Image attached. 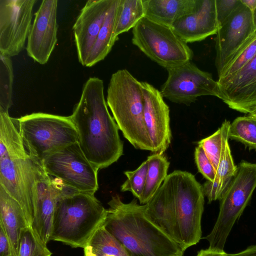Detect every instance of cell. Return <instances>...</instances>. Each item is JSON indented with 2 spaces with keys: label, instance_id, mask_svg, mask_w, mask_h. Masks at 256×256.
Wrapping results in <instances>:
<instances>
[{
  "label": "cell",
  "instance_id": "5",
  "mask_svg": "<svg viewBox=\"0 0 256 256\" xmlns=\"http://www.w3.org/2000/svg\"><path fill=\"white\" fill-rule=\"evenodd\" d=\"M106 213L94 194L74 190L57 202L50 240L84 248L104 226Z\"/></svg>",
  "mask_w": 256,
  "mask_h": 256
},
{
  "label": "cell",
  "instance_id": "41",
  "mask_svg": "<svg viewBox=\"0 0 256 256\" xmlns=\"http://www.w3.org/2000/svg\"><path fill=\"white\" fill-rule=\"evenodd\" d=\"M252 114L256 116V109L254 112H251L250 114Z\"/></svg>",
  "mask_w": 256,
  "mask_h": 256
},
{
  "label": "cell",
  "instance_id": "16",
  "mask_svg": "<svg viewBox=\"0 0 256 256\" xmlns=\"http://www.w3.org/2000/svg\"><path fill=\"white\" fill-rule=\"evenodd\" d=\"M140 82L144 102V121L152 152L163 154L172 139L169 107L160 91L147 82Z\"/></svg>",
  "mask_w": 256,
  "mask_h": 256
},
{
  "label": "cell",
  "instance_id": "4",
  "mask_svg": "<svg viewBox=\"0 0 256 256\" xmlns=\"http://www.w3.org/2000/svg\"><path fill=\"white\" fill-rule=\"evenodd\" d=\"M36 164L20 136L17 119L0 112V186L21 206L31 226L34 217Z\"/></svg>",
  "mask_w": 256,
  "mask_h": 256
},
{
  "label": "cell",
  "instance_id": "25",
  "mask_svg": "<svg viewBox=\"0 0 256 256\" xmlns=\"http://www.w3.org/2000/svg\"><path fill=\"white\" fill-rule=\"evenodd\" d=\"M145 16L142 0H119L114 34L118 35L133 28Z\"/></svg>",
  "mask_w": 256,
  "mask_h": 256
},
{
  "label": "cell",
  "instance_id": "42",
  "mask_svg": "<svg viewBox=\"0 0 256 256\" xmlns=\"http://www.w3.org/2000/svg\"></svg>",
  "mask_w": 256,
  "mask_h": 256
},
{
  "label": "cell",
  "instance_id": "2",
  "mask_svg": "<svg viewBox=\"0 0 256 256\" xmlns=\"http://www.w3.org/2000/svg\"><path fill=\"white\" fill-rule=\"evenodd\" d=\"M204 195L191 173L180 170L168 174L151 198L158 216L174 227V240L185 250L201 238Z\"/></svg>",
  "mask_w": 256,
  "mask_h": 256
},
{
  "label": "cell",
  "instance_id": "21",
  "mask_svg": "<svg viewBox=\"0 0 256 256\" xmlns=\"http://www.w3.org/2000/svg\"><path fill=\"white\" fill-rule=\"evenodd\" d=\"M196 0H142L145 16L158 23L171 26L190 14Z\"/></svg>",
  "mask_w": 256,
  "mask_h": 256
},
{
  "label": "cell",
  "instance_id": "12",
  "mask_svg": "<svg viewBox=\"0 0 256 256\" xmlns=\"http://www.w3.org/2000/svg\"><path fill=\"white\" fill-rule=\"evenodd\" d=\"M36 0H0V54L17 56L31 27Z\"/></svg>",
  "mask_w": 256,
  "mask_h": 256
},
{
  "label": "cell",
  "instance_id": "11",
  "mask_svg": "<svg viewBox=\"0 0 256 256\" xmlns=\"http://www.w3.org/2000/svg\"><path fill=\"white\" fill-rule=\"evenodd\" d=\"M167 70L168 76L160 92L169 100L190 104L201 96L220 98L218 81L213 79L210 73L200 70L191 61Z\"/></svg>",
  "mask_w": 256,
  "mask_h": 256
},
{
  "label": "cell",
  "instance_id": "22",
  "mask_svg": "<svg viewBox=\"0 0 256 256\" xmlns=\"http://www.w3.org/2000/svg\"><path fill=\"white\" fill-rule=\"evenodd\" d=\"M235 165L229 144L224 150L212 181L206 180L202 186L203 192L208 202L220 200L236 175Z\"/></svg>",
  "mask_w": 256,
  "mask_h": 256
},
{
  "label": "cell",
  "instance_id": "7",
  "mask_svg": "<svg viewBox=\"0 0 256 256\" xmlns=\"http://www.w3.org/2000/svg\"><path fill=\"white\" fill-rule=\"evenodd\" d=\"M17 121L26 150L32 160L41 164L48 156L78 141L70 116L36 112Z\"/></svg>",
  "mask_w": 256,
  "mask_h": 256
},
{
  "label": "cell",
  "instance_id": "13",
  "mask_svg": "<svg viewBox=\"0 0 256 256\" xmlns=\"http://www.w3.org/2000/svg\"><path fill=\"white\" fill-rule=\"evenodd\" d=\"M36 162L34 217L31 227L40 240L47 244L50 240L57 202L62 196L75 190L65 185L58 178L49 175L42 164Z\"/></svg>",
  "mask_w": 256,
  "mask_h": 256
},
{
  "label": "cell",
  "instance_id": "15",
  "mask_svg": "<svg viewBox=\"0 0 256 256\" xmlns=\"http://www.w3.org/2000/svg\"><path fill=\"white\" fill-rule=\"evenodd\" d=\"M58 2L57 0L42 2L28 37V54L41 64L48 62L57 42Z\"/></svg>",
  "mask_w": 256,
  "mask_h": 256
},
{
  "label": "cell",
  "instance_id": "8",
  "mask_svg": "<svg viewBox=\"0 0 256 256\" xmlns=\"http://www.w3.org/2000/svg\"><path fill=\"white\" fill-rule=\"evenodd\" d=\"M256 188V163L242 160L237 166L235 176L220 200V210L215 224L205 238L208 248L224 251L227 238Z\"/></svg>",
  "mask_w": 256,
  "mask_h": 256
},
{
  "label": "cell",
  "instance_id": "31",
  "mask_svg": "<svg viewBox=\"0 0 256 256\" xmlns=\"http://www.w3.org/2000/svg\"><path fill=\"white\" fill-rule=\"evenodd\" d=\"M52 253L31 226H28L21 234L18 256H51Z\"/></svg>",
  "mask_w": 256,
  "mask_h": 256
},
{
  "label": "cell",
  "instance_id": "1",
  "mask_svg": "<svg viewBox=\"0 0 256 256\" xmlns=\"http://www.w3.org/2000/svg\"><path fill=\"white\" fill-rule=\"evenodd\" d=\"M102 80L89 78L70 116L77 130L82 152L98 170L116 162L124 149L118 127L108 110Z\"/></svg>",
  "mask_w": 256,
  "mask_h": 256
},
{
  "label": "cell",
  "instance_id": "20",
  "mask_svg": "<svg viewBox=\"0 0 256 256\" xmlns=\"http://www.w3.org/2000/svg\"><path fill=\"white\" fill-rule=\"evenodd\" d=\"M0 226L4 229L15 256H18L24 230L29 226L19 203L0 186Z\"/></svg>",
  "mask_w": 256,
  "mask_h": 256
},
{
  "label": "cell",
  "instance_id": "35",
  "mask_svg": "<svg viewBox=\"0 0 256 256\" xmlns=\"http://www.w3.org/2000/svg\"><path fill=\"white\" fill-rule=\"evenodd\" d=\"M0 256H15L9 239L0 226Z\"/></svg>",
  "mask_w": 256,
  "mask_h": 256
},
{
  "label": "cell",
  "instance_id": "19",
  "mask_svg": "<svg viewBox=\"0 0 256 256\" xmlns=\"http://www.w3.org/2000/svg\"><path fill=\"white\" fill-rule=\"evenodd\" d=\"M172 28L186 44L202 41L216 34L219 26L216 0H196L192 12L176 21Z\"/></svg>",
  "mask_w": 256,
  "mask_h": 256
},
{
  "label": "cell",
  "instance_id": "29",
  "mask_svg": "<svg viewBox=\"0 0 256 256\" xmlns=\"http://www.w3.org/2000/svg\"><path fill=\"white\" fill-rule=\"evenodd\" d=\"M88 245L96 256H128L120 242L104 226L96 232Z\"/></svg>",
  "mask_w": 256,
  "mask_h": 256
},
{
  "label": "cell",
  "instance_id": "18",
  "mask_svg": "<svg viewBox=\"0 0 256 256\" xmlns=\"http://www.w3.org/2000/svg\"><path fill=\"white\" fill-rule=\"evenodd\" d=\"M220 98L232 109L250 114L256 109V54L228 80L218 84Z\"/></svg>",
  "mask_w": 256,
  "mask_h": 256
},
{
  "label": "cell",
  "instance_id": "26",
  "mask_svg": "<svg viewBox=\"0 0 256 256\" xmlns=\"http://www.w3.org/2000/svg\"><path fill=\"white\" fill-rule=\"evenodd\" d=\"M230 124V122L226 120L216 132L198 142V145L202 148L216 170L228 144Z\"/></svg>",
  "mask_w": 256,
  "mask_h": 256
},
{
  "label": "cell",
  "instance_id": "14",
  "mask_svg": "<svg viewBox=\"0 0 256 256\" xmlns=\"http://www.w3.org/2000/svg\"><path fill=\"white\" fill-rule=\"evenodd\" d=\"M255 32L252 12L240 1L216 34L215 64L218 76L234 54Z\"/></svg>",
  "mask_w": 256,
  "mask_h": 256
},
{
  "label": "cell",
  "instance_id": "3",
  "mask_svg": "<svg viewBox=\"0 0 256 256\" xmlns=\"http://www.w3.org/2000/svg\"><path fill=\"white\" fill-rule=\"evenodd\" d=\"M108 204L104 226L128 256L183 255V248L146 218L144 204H138L136 199L125 204L116 194Z\"/></svg>",
  "mask_w": 256,
  "mask_h": 256
},
{
  "label": "cell",
  "instance_id": "30",
  "mask_svg": "<svg viewBox=\"0 0 256 256\" xmlns=\"http://www.w3.org/2000/svg\"><path fill=\"white\" fill-rule=\"evenodd\" d=\"M13 80L10 57L0 54V112L8 113L12 105Z\"/></svg>",
  "mask_w": 256,
  "mask_h": 256
},
{
  "label": "cell",
  "instance_id": "34",
  "mask_svg": "<svg viewBox=\"0 0 256 256\" xmlns=\"http://www.w3.org/2000/svg\"><path fill=\"white\" fill-rule=\"evenodd\" d=\"M240 3V0H216V16L219 27Z\"/></svg>",
  "mask_w": 256,
  "mask_h": 256
},
{
  "label": "cell",
  "instance_id": "38",
  "mask_svg": "<svg viewBox=\"0 0 256 256\" xmlns=\"http://www.w3.org/2000/svg\"><path fill=\"white\" fill-rule=\"evenodd\" d=\"M240 1L252 12L256 8V0H240Z\"/></svg>",
  "mask_w": 256,
  "mask_h": 256
},
{
  "label": "cell",
  "instance_id": "24",
  "mask_svg": "<svg viewBox=\"0 0 256 256\" xmlns=\"http://www.w3.org/2000/svg\"><path fill=\"white\" fill-rule=\"evenodd\" d=\"M148 170L140 204H146L154 196L167 176L170 162L163 154L154 153L148 157Z\"/></svg>",
  "mask_w": 256,
  "mask_h": 256
},
{
  "label": "cell",
  "instance_id": "23",
  "mask_svg": "<svg viewBox=\"0 0 256 256\" xmlns=\"http://www.w3.org/2000/svg\"><path fill=\"white\" fill-rule=\"evenodd\" d=\"M119 0H114L108 10L92 50L86 66L90 67L103 60L118 39L114 34Z\"/></svg>",
  "mask_w": 256,
  "mask_h": 256
},
{
  "label": "cell",
  "instance_id": "10",
  "mask_svg": "<svg viewBox=\"0 0 256 256\" xmlns=\"http://www.w3.org/2000/svg\"><path fill=\"white\" fill-rule=\"evenodd\" d=\"M47 174L80 192L94 194L98 188V172L78 142L50 154L42 162Z\"/></svg>",
  "mask_w": 256,
  "mask_h": 256
},
{
  "label": "cell",
  "instance_id": "9",
  "mask_svg": "<svg viewBox=\"0 0 256 256\" xmlns=\"http://www.w3.org/2000/svg\"><path fill=\"white\" fill-rule=\"evenodd\" d=\"M132 44L166 70L191 61L194 54L187 44L165 26L144 16L132 28Z\"/></svg>",
  "mask_w": 256,
  "mask_h": 256
},
{
  "label": "cell",
  "instance_id": "33",
  "mask_svg": "<svg viewBox=\"0 0 256 256\" xmlns=\"http://www.w3.org/2000/svg\"><path fill=\"white\" fill-rule=\"evenodd\" d=\"M194 160L198 172L207 180L212 181L215 177L216 170L204 149L199 145L195 149Z\"/></svg>",
  "mask_w": 256,
  "mask_h": 256
},
{
  "label": "cell",
  "instance_id": "37",
  "mask_svg": "<svg viewBox=\"0 0 256 256\" xmlns=\"http://www.w3.org/2000/svg\"><path fill=\"white\" fill-rule=\"evenodd\" d=\"M226 253L224 251L220 252L208 248L200 250L196 256H226Z\"/></svg>",
  "mask_w": 256,
  "mask_h": 256
},
{
  "label": "cell",
  "instance_id": "28",
  "mask_svg": "<svg viewBox=\"0 0 256 256\" xmlns=\"http://www.w3.org/2000/svg\"><path fill=\"white\" fill-rule=\"evenodd\" d=\"M256 54V32L234 54L218 76V84L224 82L247 64Z\"/></svg>",
  "mask_w": 256,
  "mask_h": 256
},
{
  "label": "cell",
  "instance_id": "40",
  "mask_svg": "<svg viewBox=\"0 0 256 256\" xmlns=\"http://www.w3.org/2000/svg\"><path fill=\"white\" fill-rule=\"evenodd\" d=\"M252 20H253L254 28L255 31L256 32V8L252 12Z\"/></svg>",
  "mask_w": 256,
  "mask_h": 256
},
{
  "label": "cell",
  "instance_id": "27",
  "mask_svg": "<svg viewBox=\"0 0 256 256\" xmlns=\"http://www.w3.org/2000/svg\"><path fill=\"white\" fill-rule=\"evenodd\" d=\"M229 138L256 150V116L249 114L235 118L230 124Z\"/></svg>",
  "mask_w": 256,
  "mask_h": 256
},
{
  "label": "cell",
  "instance_id": "39",
  "mask_svg": "<svg viewBox=\"0 0 256 256\" xmlns=\"http://www.w3.org/2000/svg\"><path fill=\"white\" fill-rule=\"evenodd\" d=\"M84 256H96L92 252L90 246L87 245L84 248Z\"/></svg>",
  "mask_w": 256,
  "mask_h": 256
},
{
  "label": "cell",
  "instance_id": "6",
  "mask_svg": "<svg viewBox=\"0 0 256 256\" xmlns=\"http://www.w3.org/2000/svg\"><path fill=\"white\" fill-rule=\"evenodd\" d=\"M106 104L124 137L136 148L152 152L144 124L141 82L128 70H120L112 74Z\"/></svg>",
  "mask_w": 256,
  "mask_h": 256
},
{
  "label": "cell",
  "instance_id": "32",
  "mask_svg": "<svg viewBox=\"0 0 256 256\" xmlns=\"http://www.w3.org/2000/svg\"><path fill=\"white\" fill-rule=\"evenodd\" d=\"M148 170L147 160L138 168L132 171L124 172L127 179L121 186L122 192H130L140 200L142 194L146 179Z\"/></svg>",
  "mask_w": 256,
  "mask_h": 256
},
{
  "label": "cell",
  "instance_id": "36",
  "mask_svg": "<svg viewBox=\"0 0 256 256\" xmlns=\"http://www.w3.org/2000/svg\"><path fill=\"white\" fill-rule=\"evenodd\" d=\"M226 256H256V244L251 246L244 250L236 254L226 253Z\"/></svg>",
  "mask_w": 256,
  "mask_h": 256
},
{
  "label": "cell",
  "instance_id": "17",
  "mask_svg": "<svg viewBox=\"0 0 256 256\" xmlns=\"http://www.w3.org/2000/svg\"><path fill=\"white\" fill-rule=\"evenodd\" d=\"M114 0H89L73 26L78 58L86 66L107 14Z\"/></svg>",
  "mask_w": 256,
  "mask_h": 256
}]
</instances>
